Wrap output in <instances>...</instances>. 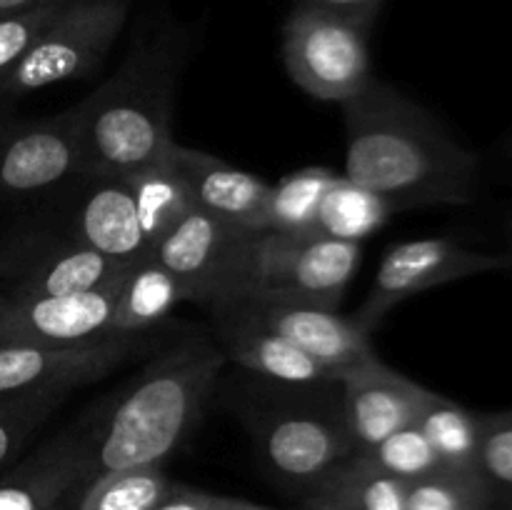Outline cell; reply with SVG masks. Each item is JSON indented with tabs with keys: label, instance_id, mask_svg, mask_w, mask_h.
<instances>
[{
	"label": "cell",
	"instance_id": "obj_1",
	"mask_svg": "<svg viewBox=\"0 0 512 510\" xmlns=\"http://www.w3.org/2000/svg\"><path fill=\"white\" fill-rule=\"evenodd\" d=\"M345 178L390 210L465 205L475 198L480 158L423 105L373 78L343 103Z\"/></svg>",
	"mask_w": 512,
	"mask_h": 510
},
{
	"label": "cell",
	"instance_id": "obj_2",
	"mask_svg": "<svg viewBox=\"0 0 512 510\" xmlns=\"http://www.w3.org/2000/svg\"><path fill=\"white\" fill-rule=\"evenodd\" d=\"M223 360V350L205 338H185L150 360L88 425L90 480L110 470L163 465L203 415Z\"/></svg>",
	"mask_w": 512,
	"mask_h": 510
},
{
	"label": "cell",
	"instance_id": "obj_3",
	"mask_svg": "<svg viewBox=\"0 0 512 510\" xmlns=\"http://www.w3.org/2000/svg\"><path fill=\"white\" fill-rule=\"evenodd\" d=\"M178 60L173 35L145 40L75 105L83 178H125L168 158Z\"/></svg>",
	"mask_w": 512,
	"mask_h": 510
},
{
	"label": "cell",
	"instance_id": "obj_4",
	"mask_svg": "<svg viewBox=\"0 0 512 510\" xmlns=\"http://www.w3.org/2000/svg\"><path fill=\"white\" fill-rule=\"evenodd\" d=\"M360 265V243L320 233L253 230L225 265L208 305L228 300H303L335 308Z\"/></svg>",
	"mask_w": 512,
	"mask_h": 510
},
{
	"label": "cell",
	"instance_id": "obj_5",
	"mask_svg": "<svg viewBox=\"0 0 512 510\" xmlns=\"http://www.w3.org/2000/svg\"><path fill=\"white\" fill-rule=\"evenodd\" d=\"M375 18L293 3L283 25V63L290 80L325 103H348L375 78L370 30Z\"/></svg>",
	"mask_w": 512,
	"mask_h": 510
},
{
	"label": "cell",
	"instance_id": "obj_6",
	"mask_svg": "<svg viewBox=\"0 0 512 510\" xmlns=\"http://www.w3.org/2000/svg\"><path fill=\"white\" fill-rule=\"evenodd\" d=\"M130 0H70L40 30L0 83V98L88 78L103 65L128 23Z\"/></svg>",
	"mask_w": 512,
	"mask_h": 510
},
{
	"label": "cell",
	"instance_id": "obj_7",
	"mask_svg": "<svg viewBox=\"0 0 512 510\" xmlns=\"http://www.w3.org/2000/svg\"><path fill=\"white\" fill-rule=\"evenodd\" d=\"M512 270V255L483 253L465 248L450 238H423L393 245L380 260L378 275L365 295L363 305L355 310L353 320L373 333L375 325L403 300L415 298L438 285L473 275Z\"/></svg>",
	"mask_w": 512,
	"mask_h": 510
},
{
	"label": "cell",
	"instance_id": "obj_8",
	"mask_svg": "<svg viewBox=\"0 0 512 510\" xmlns=\"http://www.w3.org/2000/svg\"><path fill=\"white\" fill-rule=\"evenodd\" d=\"M253 435L270 473L308 493L355 453L340 408L275 405L258 415Z\"/></svg>",
	"mask_w": 512,
	"mask_h": 510
},
{
	"label": "cell",
	"instance_id": "obj_9",
	"mask_svg": "<svg viewBox=\"0 0 512 510\" xmlns=\"http://www.w3.org/2000/svg\"><path fill=\"white\" fill-rule=\"evenodd\" d=\"M78 113L0 125V203L53 193L80 178Z\"/></svg>",
	"mask_w": 512,
	"mask_h": 510
},
{
	"label": "cell",
	"instance_id": "obj_10",
	"mask_svg": "<svg viewBox=\"0 0 512 510\" xmlns=\"http://www.w3.org/2000/svg\"><path fill=\"white\" fill-rule=\"evenodd\" d=\"M120 283L73 295H45V298H18L0 293V345H68L95 343L113 338L115 305Z\"/></svg>",
	"mask_w": 512,
	"mask_h": 510
},
{
	"label": "cell",
	"instance_id": "obj_11",
	"mask_svg": "<svg viewBox=\"0 0 512 510\" xmlns=\"http://www.w3.org/2000/svg\"><path fill=\"white\" fill-rule=\"evenodd\" d=\"M143 335H113L95 343L43 348L0 345V400L40 390H70L105 378L140 353Z\"/></svg>",
	"mask_w": 512,
	"mask_h": 510
},
{
	"label": "cell",
	"instance_id": "obj_12",
	"mask_svg": "<svg viewBox=\"0 0 512 510\" xmlns=\"http://www.w3.org/2000/svg\"><path fill=\"white\" fill-rule=\"evenodd\" d=\"M215 305H230L283 335L295 348L318 360L333 380L345 370L378 360L368 330L328 305L303 300H228Z\"/></svg>",
	"mask_w": 512,
	"mask_h": 510
},
{
	"label": "cell",
	"instance_id": "obj_13",
	"mask_svg": "<svg viewBox=\"0 0 512 510\" xmlns=\"http://www.w3.org/2000/svg\"><path fill=\"white\" fill-rule=\"evenodd\" d=\"M335 385L343 395L340 415L355 453H365L395 430L415 423L433 393L380 360L345 370Z\"/></svg>",
	"mask_w": 512,
	"mask_h": 510
},
{
	"label": "cell",
	"instance_id": "obj_14",
	"mask_svg": "<svg viewBox=\"0 0 512 510\" xmlns=\"http://www.w3.org/2000/svg\"><path fill=\"white\" fill-rule=\"evenodd\" d=\"M253 230L215 218L200 208L180 215L153 243V255L180 285L188 300L208 303L240 240Z\"/></svg>",
	"mask_w": 512,
	"mask_h": 510
},
{
	"label": "cell",
	"instance_id": "obj_15",
	"mask_svg": "<svg viewBox=\"0 0 512 510\" xmlns=\"http://www.w3.org/2000/svg\"><path fill=\"white\" fill-rule=\"evenodd\" d=\"M88 483V425H75L0 475V510H58Z\"/></svg>",
	"mask_w": 512,
	"mask_h": 510
},
{
	"label": "cell",
	"instance_id": "obj_16",
	"mask_svg": "<svg viewBox=\"0 0 512 510\" xmlns=\"http://www.w3.org/2000/svg\"><path fill=\"white\" fill-rule=\"evenodd\" d=\"M175 168L195 208L245 230H265L270 185L203 150L173 145Z\"/></svg>",
	"mask_w": 512,
	"mask_h": 510
},
{
	"label": "cell",
	"instance_id": "obj_17",
	"mask_svg": "<svg viewBox=\"0 0 512 510\" xmlns=\"http://www.w3.org/2000/svg\"><path fill=\"white\" fill-rule=\"evenodd\" d=\"M215 335L225 358L235 360L250 373L265 375L270 380L290 385L335 383L328 370L295 348L283 335L273 333L230 305H213Z\"/></svg>",
	"mask_w": 512,
	"mask_h": 510
},
{
	"label": "cell",
	"instance_id": "obj_18",
	"mask_svg": "<svg viewBox=\"0 0 512 510\" xmlns=\"http://www.w3.org/2000/svg\"><path fill=\"white\" fill-rule=\"evenodd\" d=\"M75 243H83L123 265L150 253L138 205L125 178H93L75 215Z\"/></svg>",
	"mask_w": 512,
	"mask_h": 510
},
{
	"label": "cell",
	"instance_id": "obj_19",
	"mask_svg": "<svg viewBox=\"0 0 512 510\" xmlns=\"http://www.w3.org/2000/svg\"><path fill=\"white\" fill-rule=\"evenodd\" d=\"M130 265L118 263L83 243L63 245L40 258L30 260L20 270L18 280L5 293L18 298H45V295H73L113 285Z\"/></svg>",
	"mask_w": 512,
	"mask_h": 510
},
{
	"label": "cell",
	"instance_id": "obj_20",
	"mask_svg": "<svg viewBox=\"0 0 512 510\" xmlns=\"http://www.w3.org/2000/svg\"><path fill=\"white\" fill-rule=\"evenodd\" d=\"M183 300H188L183 285L153 255H145L125 270L110 333L143 335L168 318Z\"/></svg>",
	"mask_w": 512,
	"mask_h": 510
},
{
	"label": "cell",
	"instance_id": "obj_21",
	"mask_svg": "<svg viewBox=\"0 0 512 510\" xmlns=\"http://www.w3.org/2000/svg\"><path fill=\"white\" fill-rule=\"evenodd\" d=\"M405 490L408 483L380 470L365 455L353 453L308 495L340 510H408Z\"/></svg>",
	"mask_w": 512,
	"mask_h": 510
},
{
	"label": "cell",
	"instance_id": "obj_22",
	"mask_svg": "<svg viewBox=\"0 0 512 510\" xmlns=\"http://www.w3.org/2000/svg\"><path fill=\"white\" fill-rule=\"evenodd\" d=\"M415 425L423 430L428 443L433 445L443 468L478 470V413L433 390L423 408H420Z\"/></svg>",
	"mask_w": 512,
	"mask_h": 510
},
{
	"label": "cell",
	"instance_id": "obj_23",
	"mask_svg": "<svg viewBox=\"0 0 512 510\" xmlns=\"http://www.w3.org/2000/svg\"><path fill=\"white\" fill-rule=\"evenodd\" d=\"M338 173L320 165L300 168L285 175L278 185H270L265 230L285 235L318 233V215L325 193Z\"/></svg>",
	"mask_w": 512,
	"mask_h": 510
},
{
	"label": "cell",
	"instance_id": "obj_24",
	"mask_svg": "<svg viewBox=\"0 0 512 510\" xmlns=\"http://www.w3.org/2000/svg\"><path fill=\"white\" fill-rule=\"evenodd\" d=\"M170 153L168 158L158 160V163L148 165L138 173L125 175L135 205H138L140 223H143V233L148 238L150 248L180 215L193 208L188 188H185Z\"/></svg>",
	"mask_w": 512,
	"mask_h": 510
},
{
	"label": "cell",
	"instance_id": "obj_25",
	"mask_svg": "<svg viewBox=\"0 0 512 510\" xmlns=\"http://www.w3.org/2000/svg\"><path fill=\"white\" fill-rule=\"evenodd\" d=\"M390 213L393 210L383 198L338 173L320 205L315 230L325 238L360 243L363 238L373 235L388 220Z\"/></svg>",
	"mask_w": 512,
	"mask_h": 510
},
{
	"label": "cell",
	"instance_id": "obj_26",
	"mask_svg": "<svg viewBox=\"0 0 512 510\" xmlns=\"http://www.w3.org/2000/svg\"><path fill=\"white\" fill-rule=\"evenodd\" d=\"M160 465L100 473L85 485L78 510H153L168 493Z\"/></svg>",
	"mask_w": 512,
	"mask_h": 510
},
{
	"label": "cell",
	"instance_id": "obj_27",
	"mask_svg": "<svg viewBox=\"0 0 512 510\" xmlns=\"http://www.w3.org/2000/svg\"><path fill=\"white\" fill-rule=\"evenodd\" d=\"M495 495L478 470L438 468L408 483V510H490Z\"/></svg>",
	"mask_w": 512,
	"mask_h": 510
},
{
	"label": "cell",
	"instance_id": "obj_28",
	"mask_svg": "<svg viewBox=\"0 0 512 510\" xmlns=\"http://www.w3.org/2000/svg\"><path fill=\"white\" fill-rule=\"evenodd\" d=\"M68 395L70 390H40L0 400V475L18 463L30 438L48 423Z\"/></svg>",
	"mask_w": 512,
	"mask_h": 510
},
{
	"label": "cell",
	"instance_id": "obj_29",
	"mask_svg": "<svg viewBox=\"0 0 512 510\" xmlns=\"http://www.w3.org/2000/svg\"><path fill=\"white\" fill-rule=\"evenodd\" d=\"M360 455H365L370 463H375L385 473L395 475L403 483H413V480L425 478V475L443 468L438 453H435L433 445L428 443L423 430L415 423L395 430L393 435H388V438L380 440L378 445H373V448Z\"/></svg>",
	"mask_w": 512,
	"mask_h": 510
},
{
	"label": "cell",
	"instance_id": "obj_30",
	"mask_svg": "<svg viewBox=\"0 0 512 510\" xmlns=\"http://www.w3.org/2000/svg\"><path fill=\"white\" fill-rule=\"evenodd\" d=\"M478 473L495 498H512V410L478 413Z\"/></svg>",
	"mask_w": 512,
	"mask_h": 510
},
{
	"label": "cell",
	"instance_id": "obj_31",
	"mask_svg": "<svg viewBox=\"0 0 512 510\" xmlns=\"http://www.w3.org/2000/svg\"><path fill=\"white\" fill-rule=\"evenodd\" d=\"M58 8H40L30 10V13L3 15L0 18V83L18 65V60L28 53L33 40L50 23Z\"/></svg>",
	"mask_w": 512,
	"mask_h": 510
},
{
	"label": "cell",
	"instance_id": "obj_32",
	"mask_svg": "<svg viewBox=\"0 0 512 510\" xmlns=\"http://www.w3.org/2000/svg\"><path fill=\"white\" fill-rule=\"evenodd\" d=\"M220 495L203 493V490L188 488V485L170 483L168 493L163 495L153 510H218Z\"/></svg>",
	"mask_w": 512,
	"mask_h": 510
},
{
	"label": "cell",
	"instance_id": "obj_33",
	"mask_svg": "<svg viewBox=\"0 0 512 510\" xmlns=\"http://www.w3.org/2000/svg\"><path fill=\"white\" fill-rule=\"evenodd\" d=\"M295 3L315 5V8L335 10V13L360 15V18H375L383 0H295Z\"/></svg>",
	"mask_w": 512,
	"mask_h": 510
},
{
	"label": "cell",
	"instance_id": "obj_34",
	"mask_svg": "<svg viewBox=\"0 0 512 510\" xmlns=\"http://www.w3.org/2000/svg\"><path fill=\"white\" fill-rule=\"evenodd\" d=\"M65 3H70V0H0V18H3V15L30 13V10L40 8H58V5Z\"/></svg>",
	"mask_w": 512,
	"mask_h": 510
},
{
	"label": "cell",
	"instance_id": "obj_35",
	"mask_svg": "<svg viewBox=\"0 0 512 510\" xmlns=\"http://www.w3.org/2000/svg\"><path fill=\"white\" fill-rule=\"evenodd\" d=\"M218 510H270V508H263V505H253V503H248V500L225 498V495H220V508Z\"/></svg>",
	"mask_w": 512,
	"mask_h": 510
},
{
	"label": "cell",
	"instance_id": "obj_36",
	"mask_svg": "<svg viewBox=\"0 0 512 510\" xmlns=\"http://www.w3.org/2000/svg\"><path fill=\"white\" fill-rule=\"evenodd\" d=\"M305 510H340V508H335V505L315 498V495H308V500H305Z\"/></svg>",
	"mask_w": 512,
	"mask_h": 510
},
{
	"label": "cell",
	"instance_id": "obj_37",
	"mask_svg": "<svg viewBox=\"0 0 512 510\" xmlns=\"http://www.w3.org/2000/svg\"><path fill=\"white\" fill-rule=\"evenodd\" d=\"M508 510H512V498H510V508Z\"/></svg>",
	"mask_w": 512,
	"mask_h": 510
},
{
	"label": "cell",
	"instance_id": "obj_38",
	"mask_svg": "<svg viewBox=\"0 0 512 510\" xmlns=\"http://www.w3.org/2000/svg\"><path fill=\"white\" fill-rule=\"evenodd\" d=\"M510 233H512V223H510Z\"/></svg>",
	"mask_w": 512,
	"mask_h": 510
}]
</instances>
